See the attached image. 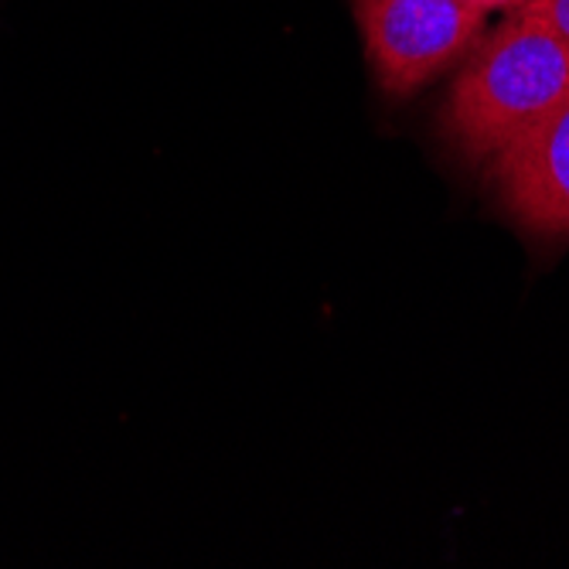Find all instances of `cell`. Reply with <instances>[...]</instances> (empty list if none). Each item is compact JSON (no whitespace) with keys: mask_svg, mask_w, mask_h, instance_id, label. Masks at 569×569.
<instances>
[{"mask_svg":"<svg viewBox=\"0 0 569 569\" xmlns=\"http://www.w3.org/2000/svg\"><path fill=\"white\" fill-rule=\"evenodd\" d=\"M569 96V41L515 8L453 79L440 127L475 164L542 123Z\"/></svg>","mask_w":569,"mask_h":569,"instance_id":"cell-1","label":"cell"},{"mask_svg":"<svg viewBox=\"0 0 569 569\" xmlns=\"http://www.w3.org/2000/svg\"><path fill=\"white\" fill-rule=\"evenodd\" d=\"M355 18L379 86L406 96L468 56L488 14L463 0H355Z\"/></svg>","mask_w":569,"mask_h":569,"instance_id":"cell-2","label":"cell"},{"mask_svg":"<svg viewBox=\"0 0 569 569\" xmlns=\"http://www.w3.org/2000/svg\"><path fill=\"white\" fill-rule=\"evenodd\" d=\"M505 212L532 236H569V96L488 161Z\"/></svg>","mask_w":569,"mask_h":569,"instance_id":"cell-3","label":"cell"},{"mask_svg":"<svg viewBox=\"0 0 569 569\" xmlns=\"http://www.w3.org/2000/svg\"><path fill=\"white\" fill-rule=\"evenodd\" d=\"M519 11L542 21L546 28H552L556 34L569 41V0H526Z\"/></svg>","mask_w":569,"mask_h":569,"instance_id":"cell-4","label":"cell"},{"mask_svg":"<svg viewBox=\"0 0 569 569\" xmlns=\"http://www.w3.org/2000/svg\"><path fill=\"white\" fill-rule=\"evenodd\" d=\"M463 4L478 8L481 14H491V11H515V8H522L526 0H463Z\"/></svg>","mask_w":569,"mask_h":569,"instance_id":"cell-5","label":"cell"}]
</instances>
